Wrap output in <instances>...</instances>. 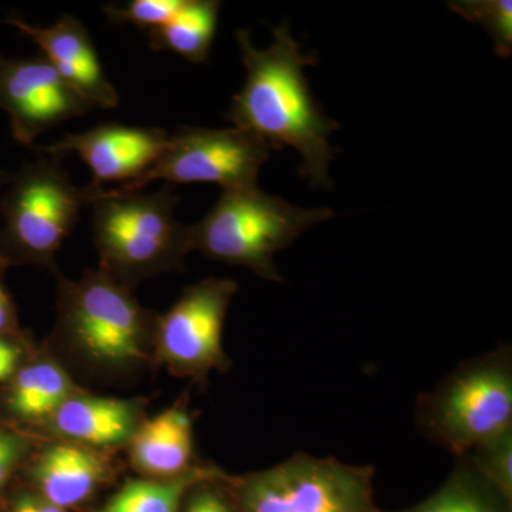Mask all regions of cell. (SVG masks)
<instances>
[{
    "label": "cell",
    "mask_w": 512,
    "mask_h": 512,
    "mask_svg": "<svg viewBox=\"0 0 512 512\" xmlns=\"http://www.w3.org/2000/svg\"><path fill=\"white\" fill-rule=\"evenodd\" d=\"M235 36L247 76L232 99L229 120L272 151L295 148L299 175L313 188H329V164L335 160L329 136L340 126L320 109L303 72L318 57L302 53L286 26L274 29V43L265 50L252 45L248 30Z\"/></svg>",
    "instance_id": "1"
},
{
    "label": "cell",
    "mask_w": 512,
    "mask_h": 512,
    "mask_svg": "<svg viewBox=\"0 0 512 512\" xmlns=\"http://www.w3.org/2000/svg\"><path fill=\"white\" fill-rule=\"evenodd\" d=\"M171 185L154 194L101 190L92 202L93 238L101 271L127 286L183 268L192 251L190 227L175 218Z\"/></svg>",
    "instance_id": "2"
},
{
    "label": "cell",
    "mask_w": 512,
    "mask_h": 512,
    "mask_svg": "<svg viewBox=\"0 0 512 512\" xmlns=\"http://www.w3.org/2000/svg\"><path fill=\"white\" fill-rule=\"evenodd\" d=\"M333 217L330 208L295 207L258 185L228 190L200 222L190 225L191 249L214 261L244 266L266 281L282 282L276 252Z\"/></svg>",
    "instance_id": "3"
},
{
    "label": "cell",
    "mask_w": 512,
    "mask_h": 512,
    "mask_svg": "<svg viewBox=\"0 0 512 512\" xmlns=\"http://www.w3.org/2000/svg\"><path fill=\"white\" fill-rule=\"evenodd\" d=\"M0 201V259L18 264H53L72 234L80 210L101 190L72 184L60 157H40L9 175Z\"/></svg>",
    "instance_id": "4"
},
{
    "label": "cell",
    "mask_w": 512,
    "mask_h": 512,
    "mask_svg": "<svg viewBox=\"0 0 512 512\" xmlns=\"http://www.w3.org/2000/svg\"><path fill=\"white\" fill-rule=\"evenodd\" d=\"M417 421L430 440L457 457L512 429L510 348L458 366L424 397Z\"/></svg>",
    "instance_id": "5"
},
{
    "label": "cell",
    "mask_w": 512,
    "mask_h": 512,
    "mask_svg": "<svg viewBox=\"0 0 512 512\" xmlns=\"http://www.w3.org/2000/svg\"><path fill=\"white\" fill-rule=\"evenodd\" d=\"M373 476L372 467L296 454L235 481V507L238 512H382Z\"/></svg>",
    "instance_id": "6"
},
{
    "label": "cell",
    "mask_w": 512,
    "mask_h": 512,
    "mask_svg": "<svg viewBox=\"0 0 512 512\" xmlns=\"http://www.w3.org/2000/svg\"><path fill=\"white\" fill-rule=\"evenodd\" d=\"M59 302L64 333L87 356L111 366L143 359L150 313L127 286L100 269L62 282Z\"/></svg>",
    "instance_id": "7"
},
{
    "label": "cell",
    "mask_w": 512,
    "mask_h": 512,
    "mask_svg": "<svg viewBox=\"0 0 512 512\" xmlns=\"http://www.w3.org/2000/svg\"><path fill=\"white\" fill-rule=\"evenodd\" d=\"M271 153L264 141L241 128L183 127L168 137L163 154L146 174L111 191L140 192L158 180L170 184L212 183L221 185L224 191L256 187L259 171Z\"/></svg>",
    "instance_id": "8"
},
{
    "label": "cell",
    "mask_w": 512,
    "mask_h": 512,
    "mask_svg": "<svg viewBox=\"0 0 512 512\" xmlns=\"http://www.w3.org/2000/svg\"><path fill=\"white\" fill-rule=\"evenodd\" d=\"M238 291L231 279L208 278L188 286L157 323V348L174 372L202 379L225 369V318Z\"/></svg>",
    "instance_id": "9"
},
{
    "label": "cell",
    "mask_w": 512,
    "mask_h": 512,
    "mask_svg": "<svg viewBox=\"0 0 512 512\" xmlns=\"http://www.w3.org/2000/svg\"><path fill=\"white\" fill-rule=\"evenodd\" d=\"M92 109L45 56H0V110L8 114L12 136L22 146H32L40 134Z\"/></svg>",
    "instance_id": "10"
},
{
    "label": "cell",
    "mask_w": 512,
    "mask_h": 512,
    "mask_svg": "<svg viewBox=\"0 0 512 512\" xmlns=\"http://www.w3.org/2000/svg\"><path fill=\"white\" fill-rule=\"evenodd\" d=\"M168 137L161 128L107 123L36 150L53 157L76 153L92 170V183L87 187L103 190L104 184H127L146 174L163 154Z\"/></svg>",
    "instance_id": "11"
},
{
    "label": "cell",
    "mask_w": 512,
    "mask_h": 512,
    "mask_svg": "<svg viewBox=\"0 0 512 512\" xmlns=\"http://www.w3.org/2000/svg\"><path fill=\"white\" fill-rule=\"evenodd\" d=\"M3 22L30 37L39 46L40 55L93 109L119 106V93L107 80L92 37L79 19L64 15L49 28L30 25L18 16H9Z\"/></svg>",
    "instance_id": "12"
},
{
    "label": "cell",
    "mask_w": 512,
    "mask_h": 512,
    "mask_svg": "<svg viewBox=\"0 0 512 512\" xmlns=\"http://www.w3.org/2000/svg\"><path fill=\"white\" fill-rule=\"evenodd\" d=\"M107 476L106 460L92 448L72 441L47 447L32 468L39 495L63 510L89 500Z\"/></svg>",
    "instance_id": "13"
},
{
    "label": "cell",
    "mask_w": 512,
    "mask_h": 512,
    "mask_svg": "<svg viewBox=\"0 0 512 512\" xmlns=\"http://www.w3.org/2000/svg\"><path fill=\"white\" fill-rule=\"evenodd\" d=\"M53 430L86 447L120 446L138 430L137 406L107 397L70 396L52 417Z\"/></svg>",
    "instance_id": "14"
},
{
    "label": "cell",
    "mask_w": 512,
    "mask_h": 512,
    "mask_svg": "<svg viewBox=\"0 0 512 512\" xmlns=\"http://www.w3.org/2000/svg\"><path fill=\"white\" fill-rule=\"evenodd\" d=\"M131 443L133 464L146 476L168 480L191 470L192 423L183 407H171L138 427Z\"/></svg>",
    "instance_id": "15"
},
{
    "label": "cell",
    "mask_w": 512,
    "mask_h": 512,
    "mask_svg": "<svg viewBox=\"0 0 512 512\" xmlns=\"http://www.w3.org/2000/svg\"><path fill=\"white\" fill-rule=\"evenodd\" d=\"M221 2L184 0L183 6L161 28L148 32L153 50H168L191 63H205L217 32Z\"/></svg>",
    "instance_id": "16"
},
{
    "label": "cell",
    "mask_w": 512,
    "mask_h": 512,
    "mask_svg": "<svg viewBox=\"0 0 512 512\" xmlns=\"http://www.w3.org/2000/svg\"><path fill=\"white\" fill-rule=\"evenodd\" d=\"M224 478L212 468H192L168 480H130L97 512H178L188 490Z\"/></svg>",
    "instance_id": "17"
},
{
    "label": "cell",
    "mask_w": 512,
    "mask_h": 512,
    "mask_svg": "<svg viewBox=\"0 0 512 512\" xmlns=\"http://www.w3.org/2000/svg\"><path fill=\"white\" fill-rule=\"evenodd\" d=\"M72 390V379L62 367L53 362L35 363L16 376L9 407L20 419H50L72 396Z\"/></svg>",
    "instance_id": "18"
},
{
    "label": "cell",
    "mask_w": 512,
    "mask_h": 512,
    "mask_svg": "<svg viewBox=\"0 0 512 512\" xmlns=\"http://www.w3.org/2000/svg\"><path fill=\"white\" fill-rule=\"evenodd\" d=\"M399 512H511V503L461 456L453 473L436 493L423 503Z\"/></svg>",
    "instance_id": "19"
},
{
    "label": "cell",
    "mask_w": 512,
    "mask_h": 512,
    "mask_svg": "<svg viewBox=\"0 0 512 512\" xmlns=\"http://www.w3.org/2000/svg\"><path fill=\"white\" fill-rule=\"evenodd\" d=\"M448 8L471 23L483 26L493 39L495 53L504 59L512 55L511 0H456Z\"/></svg>",
    "instance_id": "20"
},
{
    "label": "cell",
    "mask_w": 512,
    "mask_h": 512,
    "mask_svg": "<svg viewBox=\"0 0 512 512\" xmlns=\"http://www.w3.org/2000/svg\"><path fill=\"white\" fill-rule=\"evenodd\" d=\"M471 467L493 485L508 503L512 501V429L503 431L480 446L468 451Z\"/></svg>",
    "instance_id": "21"
},
{
    "label": "cell",
    "mask_w": 512,
    "mask_h": 512,
    "mask_svg": "<svg viewBox=\"0 0 512 512\" xmlns=\"http://www.w3.org/2000/svg\"><path fill=\"white\" fill-rule=\"evenodd\" d=\"M183 3L184 0H131L124 6H107L106 13L116 25H133L150 32L173 19Z\"/></svg>",
    "instance_id": "22"
},
{
    "label": "cell",
    "mask_w": 512,
    "mask_h": 512,
    "mask_svg": "<svg viewBox=\"0 0 512 512\" xmlns=\"http://www.w3.org/2000/svg\"><path fill=\"white\" fill-rule=\"evenodd\" d=\"M217 481H202L192 487L184 512H238L227 495L215 485Z\"/></svg>",
    "instance_id": "23"
},
{
    "label": "cell",
    "mask_w": 512,
    "mask_h": 512,
    "mask_svg": "<svg viewBox=\"0 0 512 512\" xmlns=\"http://www.w3.org/2000/svg\"><path fill=\"white\" fill-rule=\"evenodd\" d=\"M25 453V443L16 434L0 430V487L6 483Z\"/></svg>",
    "instance_id": "24"
},
{
    "label": "cell",
    "mask_w": 512,
    "mask_h": 512,
    "mask_svg": "<svg viewBox=\"0 0 512 512\" xmlns=\"http://www.w3.org/2000/svg\"><path fill=\"white\" fill-rule=\"evenodd\" d=\"M12 512H66L49 503L42 495L22 494L13 503Z\"/></svg>",
    "instance_id": "25"
},
{
    "label": "cell",
    "mask_w": 512,
    "mask_h": 512,
    "mask_svg": "<svg viewBox=\"0 0 512 512\" xmlns=\"http://www.w3.org/2000/svg\"><path fill=\"white\" fill-rule=\"evenodd\" d=\"M20 352L18 346L13 345L5 336L0 335V382L8 379L15 373L18 366Z\"/></svg>",
    "instance_id": "26"
},
{
    "label": "cell",
    "mask_w": 512,
    "mask_h": 512,
    "mask_svg": "<svg viewBox=\"0 0 512 512\" xmlns=\"http://www.w3.org/2000/svg\"><path fill=\"white\" fill-rule=\"evenodd\" d=\"M5 262L0 259V269L3 268ZM13 322V305L8 291L3 286L2 275H0V335L10 328Z\"/></svg>",
    "instance_id": "27"
},
{
    "label": "cell",
    "mask_w": 512,
    "mask_h": 512,
    "mask_svg": "<svg viewBox=\"0 0 512 512\" xmlns=\"http://www.w3.org/2000/svg\"><path fill=\"white\" fill-rule=\"evenodd\" d=\"M9 180V174L3 173V171H0V188L5 187L6 183H8Z\"/></svg>",
    "instance_id": "28"
}]
</instances>
